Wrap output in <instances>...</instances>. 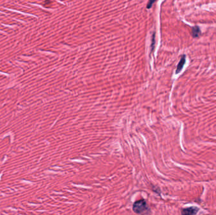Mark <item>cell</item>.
I'll use <instances>...</instances> for the list:
<instances>
[{
	"label": "cell",
	"mask_w": 216,
	"mask_h": 215,
	"mask_svg": "<svg viewBox=\"0 0 216 215\" xmlns=\"http://www.w3.org/2000/svg\"><path fill=\"white\" fill-rule=\"evenodd\" d=\"M149 208L147 202L144 199L135 202L133 205V211L137 214H143L149 211Z\"/></svg>",
	"instance_id": "obj_1"
},
{
	"label": "cell",
	"mask_w": 216,
	"mask_h": 215,
	"mask_svg": "<svg viewBox=\"0 0 216 215\" xmlns=\"http://www.w3.org/2000/svg\"><path fill=\"white\" fill-rule=\"evenodd\" d=\"M198 211V208L195 206L184 208L181 210V215H195Z\"/></svg>",
	"instance_id": "obj_2"
},
{
	"label": "cell",
	"mask_w": 216,
	"mask_h": 215,
	"mask_svg": "<svg viewBox=\"0 0 216 215\" xmlns=\"http://www.w3.org/2000/svg\"><path fill=\"white\" fill-rule=\"evenodd\" d=\"M185 63H186V56L185 55H183V56H182L181 58L180 62H179L177 68H176V74H178L179 73H180L182 69H183Z\"/></svg>",
	"instance_id": "obj_3"
},
{
	"label": "cell",
	"mask_w": 216,
	"mask_h": 215,
	"mask_svg": "<svg viewBox=\"0 0 216 215\" xmlns=\"http://www.w3.org/2000/svg\"><path fill=\"white\" fill-rule=\"evenodd\" d=\"M200 34H201V31H200V28L198 26H195V27H192V35L193 37H198Z\"/></svg>",
	"instance_id": "obj_4"
},
{
	"label": "cell",
	"mask_w": 216,
	"mask_h": 215,
	"mask_svg": "<svg viewBox=\"0 0 216 215\" xmlns=\"http://www.w3.org/2000/svg\"><path fill=\"white\" fill-rule=\"evenodd\" d=\"M154 44H155V34H153L152 35V44H151V51H153V49H154Z\"/></svg>",
	"instance_id": "obj_5"
},
{
	"label": "cell",
	"mask_w": 216,
	"mask_h": 215,
	"mask_svg": "<svg viewBox=\"0 0 216 215\" xmlns=\"http://www.w3.org/2000/svg\"><path fill=\"white\" fill-rule=\"evenodd\" d=\"M155 3V1H149V3L148 4L147 8H150L152 6V4H153V3Z\"/></svg>",
	"instance_id": "obj_6"
}]
</instances>
